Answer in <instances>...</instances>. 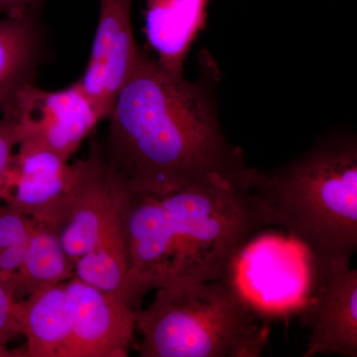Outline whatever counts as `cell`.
I'll return each instance as SVG.
<instances>
[{
  "mask_svg": "<svg viewBox=\"0 0 357 357\" xmlns=\"http://www.w3.org/2000/svg\"><path fill=\"white\" fill-rule=\"evenodd\" d=\"M199 65L188 79L142 51L117 96L102 150L131 192L163 196L213 177L255 184L257 170L220 126L217 62L204 50Z\"/></svg>",
  "mask_w": 357,
  "mask_h": 357,
  "instance_id": "1",
  "label": "cell"
},
{
  "mask_svg": "<svg viewBox=\"0 0 357 357\" xmlns=\"http://www.w3.org/2000/svg\"><path fill=\"white\" fill-rule=\"evenodd\" d=\"M269 213L255 185L213 177L170 194L132 192L128 220L134 306L151 290L227 278Z\"/></svg>",
  "mask_w": 357,
  "mask_h": 357,
  "instance_id": "2",
  "label": "cell"
},
{
  "mask_svg": "<svg viewBox=\"0 0 357 357\" xmlns=\"http://www.w3.org/2000/svg\"><path fill=\"white\" fill-rule=\"evenodd\" d=\"M255 188L271 227L286 230L312 264L351 263L357 250L356 133L331 131L287 163L257 170Z\"/></svg>",
  "mask_w": 357,
  "mask_h": 357,
  "instance_id": "3",
  "label": "cell"
},
{
  "mask_svg": "<svg viewBox=\"0 0 357 357\" xmlns=\"http://www.w3.org/2000/svg\"><path fill=\"white\" fill-rule=\"evenodd\" d=\"M142 357H257L266 326L227 278L157 289L153 302L137 310Z\"/></svg>",
  "mask_w": 357,
  "mask_h": 357,
  "instance_id": "4",
  "label": "cell"
},
{
  "mask_svg": "<svg viewBox=\"0 0 357 357\" xmlns=\"http://www.w3.org/2000/svg\"><path fill=\"white\" fill-rule=\"evenodd\" d=\"M73 166L69 190L49 229L74 264L75 276L134 307L129 288L128 220L132 192L91 136Z\"/></svg>",
  "mask_w": 357,
  "mask_h": 357,
  "instance_id": "5",
  "label": "cell"
},
{
  "mask_svg": "<svg viewBox=\"0 0 357 357\" xmlns=\"http://www.w3.org/2000/svg\"><path fill=\"white\" fill-rule=\"evenodd\" d=\"M6 110L15 119L20 143L46 148L66 161L102 121L77 81L54 91L26 84Z\"/></svg>",
  "mask_w": 357,
  "mask_h": 357,
  "instance_id": "6",
  "label": "cell"
},
{
  "mask_svg": "<svg viewBox=\"0 0 357 357\" xmlns=\"http://www.w3.org/2000/svg\"><path fill=\"white\" fill-rule=\"evenodd\" d=\"M134 0H100V16L88 66L79 79L102 119H109L117 96L132 75L142 51L134 39Z\"/></svg>",
  "mask_w": 357,
  "mask_h": 357,
  "instance_id": "7",
  "label": "cell"
},
{
  "mask_svg": "<svg viewBox=\"0 0 357 357\" xmlns=\"http://www.w3.org/2000/svg\"><path fill=\"white\" fill-rule=\"evenodd\" d=\"M316 291L303 314L305 357L357 356V271L349 263L312 264Z\"/></svg>",
  "mask_w": 357,
  "mask_h": 357,
  "instance_id": "8",
  "label": "cell"
},
{
  "mask_svg": "<svg viewBox=\"0 0 357 357\" xmlns=\"http://www.w3.org/2000/svg\"><path fill=\"white\" fill-rule=\"evenodd\" d=\"M66 290L72 321L66 357L128 356L137 310L76 276Z\"/></svg>",
  "mask_w": 357,
  "mask_h": 357,
  "instance_id": "9",
  "label": "cell"
},
{
  "mask_svg": "<svg viewBox=\"0 0 357 357\" xmlns=\"http://www.w3.org/2000/svg\"><path fill=\"white\" fill-rule=\"evenodd\" d=\"M68 162L46 148L20 143L0 178V201L48 225L72 182L73 166Z\"/></svg>",
  "mask_w": 357,
  "mask_h": 357,
  "instance_id": "10",
  "label": "cell"
},
{
  "mask_svg": "<svg viewBox=\"0 0 357 357\" xmlns=\"http://www.w3.org/2000/svg\"><path fill=\"white\" fill-rule=\"evenodd\" d=\"M42 2L20 14L0 17V114L20 89L34 83L45 57Z\"/></svg>",
  "mask_w": 357,
  "mask_h": 357,
  "instance_id": "11",
  "label": "cell"
},
{
  "mask_svg": "<svg viewBox=\"0 0 357 357\" xmlns=\"http://www.w3.org/2000/svg\"><path fill=\"white\" fill-rule=\"evenodd\" d=\"M66 283L14 301L13 317L26 338V357H66L72 328Z\"/></svg>",
  "mask_w": 357,
  "mask_h": 357,
  "instance_id": "12",
  "label": "cell"
},
{
  "mask_svg": "<svg viewBox=\"0 0 357 357\" xmlns=\"http://www.w3.org/2000/svg\"><path fill=\"white\" fill-rule=\"evenodd\" d=\"M208 0H147L145 35L157 62L173 73H184L192 42L204 28Z\"/></svg>",
  "mask_w": 357,
  "mask_h": 357,
  "instance_id": "13",
  "label": "cell"
},
{
  "mask_svg": "<svg viewBox=\"0 0 357 357\" xmlns=\"http://www.w3.org/2000/svg\"><path fill=\"white\" fill-rule=\"evenodd\" d=\"M74 276V264L66 255L57 234L46 225L35 223L14 278L13 299H24L39 289L66 283Z\"/></svg>",
  "mask_w": 357,
  "mask_h": 357,
  "instance_id": "14",
  "label": "cell"
},
{
  "mask_svg": "<svg viewBox=\"0 0 357 357\" xmlns=\"http://www.w3.org/2000/svg\"><path fill=\"white\" fill-rule=\"evenodd\" d=\"M35 223L25 213L0 204V255L24 251Z\"/></svg>",
  "mask_w": 357,
  "mask_h": 357,
  "instance_id": "15",
  "label": "cell"
},
{
  "mask_svg": "<svg viewBox=\"0 0 357 357\" xmlns=\"http://www.w3.org/2000/svg\"><path fill=\"white\" fill-rule=\"evenodd\" d=\"M20 137L15 119L8 112L0 114V178L10 164Z\"/></svg>",
  "mask_w": 357,
  "mask_h": 357,
  "instance_id": "16",
  "label": "cell"
},
{
  "mask_svg": "<svg viewBox=\"0 0 357 357\" xmlns=\"http://www.w3.org/2000/svg\"><path fill=\"white\" fill-rule=\"evenodd\" d=\"M14 301L13 296L0 286V344H7L21 335L20 326L13 317Z\"/></svg>",
  "mask_w": 357,
  "mask_h": 357,
  "instance_id": "17",
  "label": "cell"
},
{
  "mask_svg": "<svg viewBox=\"0 0 357 357\" xmlns=\"http://www.w3.org/2000/svg\"><path fill=\"white\" fill-rule=\"evenodd\" d=\"M37 1L39 0H0V17L23 13Z\"/></svg>",
  "mask_w": 357,
  "mask_h": 357,
  "instance_id": "18",
  "label": "cell"
},
{
  "mask_svg": "<svg viewBox=\"0 0 357 357\" xmlns=\"http://www.w3.org/2000/svg\"><path fill=\"white\" fill-rule=\"evenodd\" d=\"M0 357H26L24 347L10 349L7 344H0Z\"/></svg>",
  "mask_w": 357,
  "mask_h": 357,
  "instance_id": "19",
  "label": "cell"
}]
</instances>
